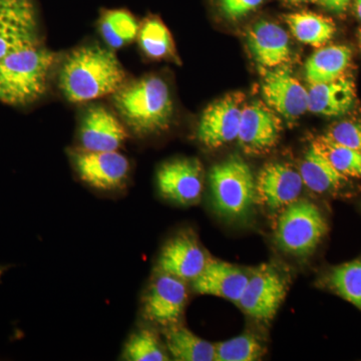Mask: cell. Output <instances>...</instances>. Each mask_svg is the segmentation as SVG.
<instances>
[{
  "mask_svg": "<svg viewBox=\"0 0 361 361\" xmlns=\"http://www.w3.org/2000/svg\"><path fill=\"white\" fill-rule=\"evenodd\" d=\"M125 80L126 71L115 52L99 45L71 52L59 73L61 89L71 103H85L116 94Z\"/></svg>",
  "mask_w": 361,
  "mask_h": 361,
  "instance_id": "obj_1",
  "label": "cell"
},
{
  "mask_svg": "<svg viewBox=\"0 0 361 361\" xmlns=\"http://www.w3.org/2000/svg\"><path fill=\"white\" fill-rule=\"evenodd\" d=\"M114 103L128 125L141 135L167 129L174 110L168 85L156 75L123 85L114 96Z\"/></svg>",
  "mask_w": 361,
  "mask_h": 361,
  "instance_id": "obj_2",
  "label": "cell"
},
{
  "mask_svg": "<svg viewBox=\"0 0 361 361\" xmlns=\"http://www.w3.org/2000/svg\"><path fill=\"white\" fill-rule=\"evenodd\" d=\"M54 61L52 52L37 45L0 59V102L23 106L39 99Z\"/></svg>",
  "mask_w": 361,
  "mask_h": 361,
  "instance_id": "obj_3",
  "label": "cell"
},
{
  "mask_svg": "<svg viewBox=\"0 0 361 361\" xmlns=\"http://www.w3.org/2000/svg\"><path fill=\"white\" fill-rule=\"evenodd\" d=\"M210 186L214 206L224 217H243L256 200V180L249 166L238 157L214 166Z\"/></svg>",
  "mask_w": 361,
  "mask_h": 361,
  "instance_id": "obj_4",
  "label": "cell"
},
{
  "mask_svg": "<svg viewBox=\"0 0 361 361\" xmlns=\"http://www.w3.org/2000/svg\"><path fill=\"white\" fill-rule=\"evenodd\" d=\"M327 223L315 204L297 200L285 207L275 227V240L282 250L306 256L315 250L326 234Z\"/></svg>",
  "mask_w": 361,
  "mask_h": 361,
  "instance_id": "obj_5",
  "label": "cell"
},
{
  "mask_svg": "<svg viewBox=\"0 0 361 361\" xmlns=\"http://www.w3.org/2000/svg\"><path fill=\"white\" fill-rule=\"evenodd\" d=\"M245 96L230 92L207 106L199 122L197 137L204 146L217 149L237 140Z\"/></svg>",
  "mask_w": 361,
  "mask_h": 361,
  "instance_id": "obj_6",
  "label": "cell"
},
{
  "mask_svg": "<svg viewBox=\"0 0 361 361\" xmlns=\"http://www.w3.org/2000/svg\"><path fill=\"white\" fill-rule=\"evenodd\" d=\"M261 90L266 104L287 121H296L308 111V90L285 65L263 68Z\"/></svg>",
  "mask_w": 361,
  "mask_h": 361,
  "instance_id": "obj_7",
  "label": "cell"
},
{
  "mask_svg": "<svg viewBox=\"0 0 361 361\" xmlns=\"http://www.w3.org/2000/svg\"><path fill=\"white\" fill-rule=\"evenodd\" d=\"M282 129L278 114L267 104L253 102L243 106L237 140L248 155H263L276 147Z\"/></svg>",
  "mask_w": 361,
  "mask_h": 361,
  "instance_id": "obj_8",
  "label": "cell"
},
{
  "mask_svg": "<svg viewBox=\"0 0 361 361\" xmlns=\"http://www.w3.org/2000/svg\"><path fill=\"white\" fill-rule=\"evenodd\" d=\"M286 291L283 277L273 268L264 266L249 277L238 303L252 318L269 322L276 315Z\"/></svg>",
  "mask_w": 361,
  "mask_h": 361,
  "instance_id": "obj_9",
  "label": "cell"
},
{
  "mask_svg": "<svg viewBox=\"0 0 361 361\" xmlns=\"http://www.w3.org/2000/svg\"><path fill=\"white\" fill-rule=\"evenodd\" d=\"M37 45V20L30 0H0V59Z\"/></svg>",
  "mask_w": 361,
  "mask_h": 361,
  "instance_id": "obj_10",
  "label": "cell"
},
{
  "mask_svg": "<svg viewBox=\"0 0 361 361\" xmlns=\"http://www.w3.org/2000/svg\"><path fill=\"white\" fill-rule=\"evenodd\" d=\"M78 175L90 186L114 190L122 186L130 172L128 159L118 151L92 152L82 149L71 154Z\"/></svg>",
  "mask_w": 361,
  "mask_h": 361,
  "instance_id": "obj_11",
  "label": "cell"
},
{
  "mask_svg": "<svg viewBox=\"0 0 361 361\" xmlns=\"http://www.w3.org/2000/svg\"><path fill=\"white\" fill-rule=\"evenodd\" d=\"M159 190L169 200L191 205L203 192L204 173L197 159H177L164 164L157 174Z\"/></svg>",
  "mask_w": 361,
  "mask_h": 361,
  "instance_id": "obj_12",
  "label": "cell"
},
{
  "mask_svg": "<svg viewBox=\"0 0 361 361\" xmlns=\"http://www.w3.org/2000/svg\"><path fill=\"white\" fill-rule=\"evenodd\" d=\"M187 299L184 280L160 272L145 297V316L156 324L172 326L179 322Z\"/></svg>",
  "mask_w": 361,
  "mask_h": 361,
  "instance_id": "obj_13",
  "label": "cell"
},
{
  "mask_svg": "<svg viewBox=\"0 0 361 361\" xmlns=\"http://www.w3.org/2000/svg\"><path fill=\"white\" fill-rule=\"evenodd\" d=\"M303 186L300 173L288 164H267L256 179V199L271 210L284 209L298 200Z\"/></svg>",
  "mask_w": 361,
  "mask_h": 361,
  "instance_id": "obj_14",
  "label": "cell"
},
{
  "mask_svg": "<svg viewBox=\"0 0 361 361\" xmlns=\"http://www.w3.org/2000/svg\"><path fill=\"white\" fill-rule=\"evenodd\" d=\"M247 44L252 56L261 68H278L286 65L291 59L290 39L281 26L267 20H260L247 33Z\"/></svg>",
  "mask_w": 361,
  "mask_h": 361,
  "instance_id": "obj_15",
  "label": "cell"
},
{
  "mask_svg": "<svg viewBox=\"0 0 361 361\" xmlns=\"http://www.w3.org/2000/svg\"><path fill=\"white\" fill-rule=\"evenodd\" d=\"M205 252L192 235L182 234L170 240L158 260L161 273L182 280H194L205 268Z\"/></svg>",
  "mask_w": 361,
  "mask_h": 361,
  "instance_id": "obj_16",
  "label": "cell"
},
{
  "mask_svg": "<svg viewBox=\"0 0 361 361\" xmlns=\"http://www.w3.org/2000/svg\"><path fill=\"white\" fill-rule=\"evenodd\" d=\"M248 279V275L236 266L208 258L205 268L193 280L194 290L203 295L239 302Z\"/></svg>",
  "mask_w": 361,
  "mask_h": 361,
  "instance_id": "obj_17",
  "label": "cell"
},
{
  "mask_svg": "<svg viewBox=\"0 0 361 361\" xmlns=\"http://www.w3.org/2000/svg\"><path fill=\"white\" fill-rule=\"evenodd\" d=\"M127 137L120 121L103 106L90 109L82 118L80 142L87 151H118Z\"/></svg>",
  "mask_w": 361,
  "mask_h": 361,
  "instance_id": "obj_18",
  "label": "cell"
},
{
  "mask_svg": "<svg viewBox=\"0 0 361 361\" xmlns=\"http://www.w3.org/2000/svg\"><path fill=\"white\" fill-rule=\"evenodd\" d=\"M355 99V80L343 75L334 82L310 85L308 111L325 116L345 115L353 109Z\"/></svg>",
  "mask_w": 361,
  "mask_h": 361,
  "instance_id": "obj_19",
  "label": "cell"
},
{
  "mask_svg": "<svg viewBox=\"0 0 361 361\" xmlns=\"http://www.w3.org/2000/svg\"><path fill=\"white\" fill-rule=\"evenodd\" d=\"M353 61V51L346 45L319 47L305 63V77L310 85L334 82L343 77Z\"/></svg>",
  "mask_w": 361,
  "mask_h": 361,
  "instance_id": "obj_20",
  "label": "cell"
},
{
  "mask_svg": "<svg viewBox=\"0 0 361 361\" xmlns=\"http://www.w3.org/2000/svg\"><path fill=\"white\" fill-rule=\"evenodd\" d=\"M303 184L315 193L338 189L348 178L337 172L329 160L312 146L306 152L299 168Z\"/></svg>",
  "mask_w": 361,
  "mask_h": 361,
  "instance_id": "obj_21",
  "label": "cell"
},
{
  "mask_svg": "<svg viewBox=\"0 0 361 361\" xmlns=\"http://www.w3.org/2000/svg\"><path fill=\"white\" fill-rule=\"evenodd\" d=\"M166 345L177 361L216 360L215 344L195 336L186 327L172 325L165 334Z\"/></svg>",
  "mask_w": 361,
  "mask_h": 361,
  "instance_id": "obj_22",
  "label": "cell"
},
{
  "mask_svg": "<svg viewBox=\"0 0 361 361\" xmlns=\"http://www.w3.org/2000/svg\"><path fill=\"white\" fill-rule=\"evenodd\" d=\"M286 23L297 40L313 47H324L336 32L330 18L308 11L289 14Z\"/></svg>",
  "mask_w": 361,
  "mask_h": 361,
  "instance_id": "obj_23",
  "label": "cell"
},
{
  "mask_svg": "<svg viewBox=\"0 0 361 361\" xmlns=\"http://www.w3.org/2000/svg\"><path fill=\"white\" fill-rule=\"evenodd\" d=\"M102 35L111 49H121L134 42L140 25L135 16L123 9L106 11L99 21Z\"/></svg>",
  "mask_w": 361,
  "mask_h": 361,
  "instance_id": "obj_24",
  "label": "cell"
},
{
  "mask_svg": "<svg viewBox=\"0 0 361 361\" xmlns=\"http://www.w3.org/2000/svg\"><path fill=\"white\" fill-rule=\"evenodd\" d=\"M311 146L329 160L337 172L346 178L361 179V153L332 141L322 135L313 140Z\"/></svg>",
  "mask_w": 361,
  "mask_h": 361,
  "instance_id": "obj_25",
  "label": "cell"
},
{
  "mask_svg": "<svg viewBox=\"0 0 361 361\" xmlns=\"http://www.w3.org/2000/svg\"><path fill=\"white\" fill-rule=\"evenodd\" d=\"M139 42L142 51L154 59H163L174 56L175 47L171 32L163 21L149 18L140 26Z\"/></svg>",
  "mask_w": 361,
  "mask_h": 361,
  "instance_id": "obj_26",
  "label": "cell"
},
{
  "mask_svg": "<svg viewBox=\"0 0 361 361\" xmlns=\"http://www.w3.org/2000/svg\"><path fill=\"white\" fill-rule=\"evenodd\" d=\"M329 285L336 294L361 310V260L334 268L330 272Z\"/></svg>",
  "mask_w": 361,
  "mask_h": 361,
  "instance_id": "obj_27",
  "label": "cell"
},
{
  "mask_svg": "<svg viewBox=\"0 0 361 361\" xmlns=\"http://www.w3.org/2000/svg\"><path fill=\"white\" fill-rule=\"evenodd\" d=\"M129 361H166L170 360L155 332L141 329L130 337L123 350Z\"/></svg>",
  "mask_w": 361,
  "mask_h": 361,
  "instance_id": "obj_28",
  "label": "cell"
},
{
  "mask_svg": "<svg viewBox=\"0 0 361 361\" xmlns=\"http://www.w3.org/2000/svg\"><path fill=\"white\" fill-rule=\"evenodd\" d=\"M217 361H253L257 360L264 353V348L251 334H244L215 343Z\"/></svg>",
  "mask_w": 361,
  "mask_h": 361,
  "instance_id": "obj_29",
  "label": "cell"
},
{
  "mask_svg": "<svg viewBox=\"0 0 361 361\" xmlns=\"http://www.w3.org/2000/svg\"><path fill=\"white\" fill-rule=\"evenodd\" d=\"M324 135L332 141L361 153V121H341L332 125Z\"/></svg>",
  "mask_w": 361,
  "mask_h": 361,
  "instance_id": "obj_30",
  "label": "cell"
},
{
  "mask_svg": "<svg viewBox=\"0 0 361 361\" xmlns=\"http://www.w3.org/2000/svg\"><path fill=\"white\" fill-rule=\"evenodd\" d=\"M264 0H215L216 6L224 18L238 20L258 8Z\"/></svg>",
  "mask_w": 361,
  "mask_h": 361,
  "instance_id": "obj_31",
  "label": "cell"
},
{
  "mask_svg": "<svg viewBox=\"0 0 361 361\" xmlns=\"http://www.w3.org/2000/svg\"><path fill=\"white\" fill-rule=\"evenodd\" d=\"M327 11L336 14H342L348 11L351 0H318Z\"/></svg>",
  "mask_w": 361,
  "mask_h": 361,
  "instance_id": "obj_32",
  "label": "cell"
},
{
  "mask_svg": "<svg viewBox=\"0 0 361 361\" xmlns=\"http://www.w3.org/2000/svg\"><path fill=\"white\" fill-rule=\"evenodd\" d=\"M285 1L291 4H310V2H316L318 1V0H285Z\"/></svg>",
  "mask_w": 361,
  "mask_h": 361,
  "instance_id": "obj_33",
  "label": "cell"
},
{
  "mask_svg": "<svg viewBox=\"0 0 361 361\" xmlns=\"http://www.w3.org/2000/svg\"><path fill=\"white\" fill-rule=\"evenodd\" d=\"M355 13L361 20V0H355Z\"/></svg>",
  "mask_w": 361,
  "mask_h": 361,
  "instance_id": "obj_34",
  "label": "cell"
},
{
  "mask_svg": "<svg viewBox=\"0 0 361 361\" xmlns=\"http://www.w3.org/2000/svg\"><path fill=\"white\" fill-rule=\"evenodd\" d=\"M360 49H361V30L360 32Z\"/></svg>",
  "mask_w": 361,
  "mask_h": 361,
  "instance_id": "obj_35",
  "label": "cell"
}]
</instances>
